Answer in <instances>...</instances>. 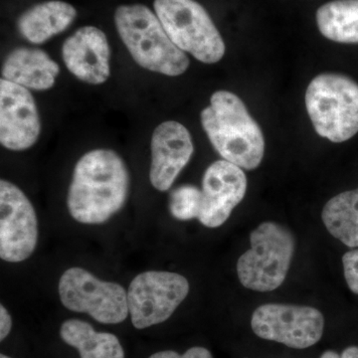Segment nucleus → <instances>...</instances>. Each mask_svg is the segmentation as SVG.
Here are the masks:
<instances>
[{"label":"nucleus","mask_w":358,"mask_h":358,"mask_svg":"<svg viewBox=\"0 0 358 358\" xmlns=\"http://www.w3.org/2000/svg\"><path fill=\"white\" fill-rule=\"evenodd\" d=\"M148 358H213L211 352L202 346H194L186 350L183 355L174 352V350H164L155 352Z\"/></svg>","instance_id":"22"},{"label":"nucleus","mask_w":358,"mask_h":358,"mask_svg":"<svg viewBox=\"0 0 358 358\" xmlns=\"http://www.w3.org/2000/svg\"><path fill=\"white\" fill-rule=\"evenodd\" d=\"M201 124L224 160L247 171L260 166L265 152L263 133L239 96L215 92L210 105L201 112Z\"/></svg>","instance_id":"2"},{"label":"nucleus","mask_w":358,"mask_h":358,"mask_svg":"<svg viewBox=\"0 0 358 358\" xmlns=\"http://www.w3.org/2000/svg\"><path fill=\"white\" fill-rule=\"evenodd\" d=\"M60 68L47 52L20 47L8 54L2 66L3 79L28 90L46 91L55 85Z\"/></svg>","instance_id":"15"},{"label":"nucleus","mask_w":358,"mask_h":358,"mask_svg":"<svg viewBox=\"0 0 358 358\" xmlns=\"http://www.w3.org/2000/svg\"><path fill=\"white\" fill-rule=\"evenodd\" d=\"M110 48L107 36L95 26H84L65 40L62 59L80 81L101 85L109 79Z\"/></svg>","instance_id":"14"},{"label":"nucleus","mask_w":358,"mask_h":358,"mask_svg":"<svg viewBox=\"0 0 358 358\" xmlns=\"http://www.w3.org/2000/svg\"><path fill=\"white\" fill-rule=\"evenodd\" d=\"M189 293L183 275L166 271L141 273L128 289L129 312L138 329L157 326L169 320Z\"/></svg>","instance_id":"8"},{"label":"nucleus","mask_w":358,"mask_h":358,"mask_svg":"<svg viewBox=\"0 0 358 358\" xmlns=\"http://www.w3.org/2000/svg\"><path fill=\"white\" fill-rule=\"evenodd\" d=\"M41 133L36 102L29 90L8 80H0V143L14 152L35 145Z\"/></svg>","instance_id":"11"},{"label":"nucleus","mask_w":358,"mask_h":358,"mask_svg":"<svg viewBox=\"0 0 358 358\" xmlns=\"http://www.w3.org/2000/svg\"><path fill=\"white\" fill-rule=\"evenodd\" d=\"M61 303L72 312L88 313L103 324H117L129 315L128 292L117 282L98 279L79 267L68 268L58 286Z\"/></svg>","instance_id":"7"},{"label":"nucleus","mask_w":358,"mask_h":358,"mask_svg":"<svg viewBox=\"0 0 358 358\" xmlns=\"http://www.w3.org/2000/svg\"><path fill=\"white\" fill-rule=\"evenodd\" d=\"M155 14L169 38L200 62L223 58L225 43L208 13L195 0H155Z\"/></svg>","instance_id":"6"},{"label":"nucleus","mask_w":358,"mask_h":358,"mask_svg":"<svg viewBox=\"0 0 358 358\" xmlns=\"http://www.w3.org/2000/svg\"><path fill=\"white\" fill-rule=\"evenodd\" d=\"M202 192L196 186H179L171 193L169 211L178 220H192L199 218L201 209Z\"/></svg>","instance_id":"20"},{"label":"nucleus","mask_w":358,"mask_h":358,"mask_svg":"<svg viewBox=\"0 0 358 358\" xmlns=\"http://www.w3.org/2000/svg\"><path fill=\"white\" fill-rule=\"evenodd\" d=\"M320 358H358V346H350L345 348L341 355L334 350H327Z\"/></svg>","instance_id":"24"},{"label":"nucleus","mask_w":358,"mask_h":358,"mask_svg":"<svg viewBox=\"0 0 358 358\" xmlns=\"http://www.w3.org/2000/svg\"><path fill=\"white\" fill-rule=\"evenodd\" d=\"M343 264L348 288L358 294V249L346 252L343 257Z\"/></svg>","instance_id":"21"},{"label":"nucleus","mask_w":358,"mask_h":358,"mask_svg":"<svg viewBox=\"0 0 358 358\" xmlns=\"http://www.w3.org/2000/svg\"><path fill=\"white\" fill-rule=\"evenodd\" d=\"M129 190V173L122 157L112 150H91L75 166L68 210L78 222L103 224L124 207Z\"/></svg>","instance_id":"1"},{"label":"nucleus","mask_w":358,"mask_h":358,"mask_svg":"<svg viewBox=\"0 0 358 358\" xmlns=\"http://www.w3.org/2000/svg\"><path fill=\"white\" fill-rule=\"evenodd\" d=\"M150 180L159 192H166L187 166L194 145L189 131L178 122H162L152 136Z\"/></svg>","instance_id":"13"},{"label":"nucleus","mask_w":358,"mask_h":358,"mask_svg":"<svg viewBox=\"0 0 358 358\" xmlns=\"http://www.w3.org/2000/svg\"><path fill=\"white\" fill-rule=\"evenodd\" d=\"M60 336L66 345L76 348L81 358H124V348L115 334L99 333L84 320H65Z\"/></svg>","instance_id":"17"},{"label":"nucleus","mask_w":358,"mask_h":358,"mask_svg":"<svg viewBox=\"0 0 358 358\" xmlns=\"http://www.w3.org/2000/svg\"><path fill=\"white\" fill-rule=\"evenodd\" d=\"M77 17L75 7L61 0H48L21 14L17 28L32 44H42L65 31Z\"/></svg>","instance_id":"16"},{"label":"nucleus","mask_w":358,"mask_h":358,"mask_svg":"<svg viewBox=\"0 0 358 358\" xmlns=\"http://www.w3.org/2000/svg\"><path fill=\"white\" fill-rule=\"evenodd\" d=\"M250 243L251 248L237 262L240 282L245 288L263 293L279 288L293 259L294 235L280 224L264 222L252 231Z\"/></svg>","instance_id":"5"},{"label":"nucleus","mask_w":358,"mask_h":358,"mask_svg":"<svg viewBox=\"0 0 358 358\" xmlns=\"http://www.w3.org/2000/svg\"><path fill=\"white\" fill-rule=\"evenodd\" d=\"M38 240V221L24 192L13 182L0 181V258L20 263L32 255Z\"/></svg>","instance_id":"10"},{"label":"nucleus","mask_w":358,"mask_h":358,"mask_svg":"<svg viewBox=\"0 0 358 358\" xmlns=\"http://www.w3.org/2000/svg\"><path fill=\"white\" fill-rule=\"evenodd\" d=\"M308 114L322 138L343 143L358 133V84L341 74L319 75L306 93Z\"/></svg>","instance_id":"4"},{"label":"nucleus","mask_w":358,"mask_h":358,"mask_svg":"<svg viewBox=\"0 0 358 358\" xmlns=\"http://www.w3.org/2000/svg\"><path fill=\"white\" fill-rule=\"evenodd\" d=\"M320 33L338 43H358V0H334L317 9Z\"/></svg>","instance_id":"18"},{"label":"nucleus","mask_w":358,"mask_h":358,"mask_svg":"<svg viewBox=\"0 0 358 358\" xmlns=\"http://www.w3.org/2000/svg\"><path fill=\"white\" fill-rule=\"evenodd\" d=\"M251 327L259 338L305 350L322 338L324 317L312 307L266 303L252 315Z\"/></svg>","instance_id":"9"},{"label":"nucleus","mask_w":358,"mask_h":358,"mask_svg":"<svg viewBox=\"0 0 358 358\" xmlns=\"http://www.w3.org/2000/svg\"><path fill=\"white\" fill-rule=\"evenodd\" d=\"M0 358H13V357H7V355H3V353H1V355H0Z\"/></svg>","instance_id":"25"},{"label":"nucleus","mask_w":358,"mask_h":358,"mask_svg":"<svg viewBox=\"0 0 358 358\" xmlns=\"http://www.w3.org/2000/svg\"><path fill=\"white\" fill-rule=\"evenodd\" d=\"M322 218L334 238L350 248L358 247V188L329 200Z\"/></svg>","instance_id":"19"},{"label":"nucleus","mask_w":358,"mask_h":358,"mask_svg":"<svg viewBox=\"0 0 358 358\" xmlns=\"http://www.w3.org/2000/svg\"><path fill=\"white\" fill-rule=\"evenodd\" d=\"M11 329H13V319L10 313L3 305H0V341H3L8 336Z\"/></svg>","instance_id":"23"},{"label":"nucleus","mask_w":358,"mask_h":358,"mask_svg":"<svg viewBox=\"0 0 358 358\" xmlns=\"http://www.w3.org/2000/svg\"><path fill=\"white\" fill-rule=\"evenodd\" d=\"M246 189L247 178L241 167L224 159L213 162L202 178L200 223L205 227H220L243 200Z\"/></svg>","instance_id":"12"},{"label":"nucleus","mask_w":358,"mask_h":358,"mask_svg":"<svg viewBox=\"0 0 358 358\" xmlns=\"http://www.w3.org/2000/svg\"><path fill=\"white\" fill-rule=\"evenodd\" d=\"M115 24L131 57L143 69L176 77L189 67V59L171 41L157 14L148 7H117Z\"/></svg>","instance_id":"3"}]
</instances>
